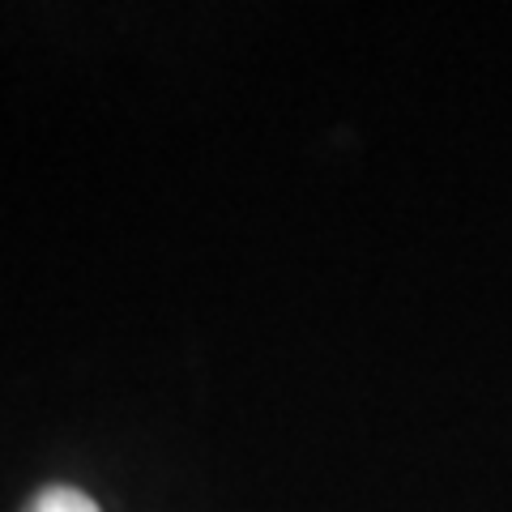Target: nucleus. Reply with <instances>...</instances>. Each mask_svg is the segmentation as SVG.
<instances>
[{
	"label": "nucleus",
	"instance_id": "obj_1",
	"mask_svg": "<svg viewBox=\"0 0 512 512\" xmlns=\"http://www.w3.org/2000/svg\"><path fill=\"white\" fill-rule=\"evenodd\" d=\"M26 512H103V508L77 487H47L35 495V504Z\"/></svg>",
	"mask_w": 512,
	"mask_h": 512
}]
</instances>
